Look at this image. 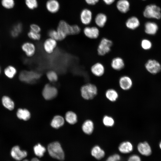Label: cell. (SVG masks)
Returning <instances> with one entry per match:
<instances>
[{
	"label": "cell",
	"instance_id": "1f68e13d",
	"mask_svg": "<svg viewBox=\"0 0 161 161\" xmlns=\"http://www.w3.org/2000/svg\"><path fill=\"white\" fill-rule=\"evenodd\" d=\"M65 119L69 123L73 124L77 122V117L76 114L74 112L69 111L66 114Z\"/></svg>",
	"mask_w": 161,
	"mask_h": 161
},
{
	"label": "cell",
	"instance_id": "4dcf8cb0",
	"mask_svg": "<svg viewBox=\"0 0 161 161\" xmlns=\"http://www.w3.org/2000/svg\"><path fill=\"white\" fill-rule=\"evenodd\" d=\"M2 102L4 106L8 110H12L14 109V103L8 96H3L2 99Z\"/></svg>",
	"mask_w": 161,
	"mask_h": 161
},
{
	"label": "cell",
	"instance_id": "603a6c76",
	"mask_svg": "<svg viewBox=\"0 0 161 161\" xmlns=\"http://www.w3.org/2000/svg\"><path fill=\"white\" fill-rule=\"evenodd\" d=\"M158 29L157 24L154 22L147 21L144 25V30L145 33L150 35H155Z\"/></svg>",
	"mask_w": 161,
	"mask_h": 161
},
{
	"label": "cell",
	"instance_id": "7dc6e473",
	"mask_svg": "<svg viewBox=\"0 0 161 161\" xmlns=\"http://www.w3.org/2000/svg\"><path fill=\"white\" fill-rule=\"evenodd\" d=\"M31 161H40L38 159L36 158H32Z\"/></svg>",
	"mask_w": 161,
	"mask_h": 161
},
{
	"label": "cell",
	"instance_id": "d6a6232c",
	"mask_svg": "<svg viewBox=\"0 0 161 161\" xmlns=\"http://www.w3.org/2000/svg\"><path fill=\"white\" fill-rule=\"evenodd\" d=\"M33 150L35 155L40 157L43 156L46 150L45 148L40 144L35 145Z\"/></svg>",
	"mask_w": 161,
	"mask_h": 161
},
{
	"label": "cell",
	"instance_id": "ac0fdd59",
	"mask_svg": "<svg viewBox=\"0 0 161 161\" xmlns=\"http://www.w3.org/2000/svg\"><path fill=\"white\" fill-rule=\"evenodd\" d=\"M125 26L127 28L134 30L137 28L140 24L139 18L135 16H131L128 18L125 22Z\"/></svg>",
	"mask_w": 161,
	"mask_h": 161
},
{
	"label": "cell",
	"instance_id": "ffe728a7",
	"mask_svg": "<svg viewBox=\"0 0 161 161\" xmlns=\"http://www.w3.org/2000/svg\"><path fill=\"white\" fill-rule=\"evenodd\" d=\"M107 20V17L106 14L102 13H100L97 14L95 16L94 21L97 27L99 28H102L105 26Z\"/></svg>",
	"mask_w": 161,
	"mask_h": 161
},
{
	"label": "cell",
	"instance_id": "8d00e7d4",
	"mask_svg": "<svg viewBox=\"0 0 161 161\" xmlns=\"http://www.w3.org/2000/svg\"><path fill=\"white\" fill-rule=\"evenodd\" d=\"M25 3L27 7L30 10L35 9L38 5L37 0H25Z\"/></svg>",
	"mask_w": 161,
	"mask_h": 161
},
{
	"label": "cell",
	"instance_id": "f907efd6",
	"mask_svg": "<svg viewBox=\"0 0 161 161\" xmlns=\"http://www.w3.org/2000/svg\"><path fill=\"white\" fill-rule=\"evenodd\" d=\"M22 161H29L28 160L25 159V160H22Z\"/></svg>",
	"mask_w": 161,
	"mask_h": 161
},
{
	"label": "cell",
	"instance_id": "9a60e30c",
	"mask_svg": "<svg viewBox=\"0 0 161 161\" xmlns=\"http://www.w3.org/2000/svg\"><path fill=\"white\" fill-rule=\"evenodd\" d=\"M57 46V41L50 38L46 39L44 41L43 45L44 51L49 54L53 52Z\"/></svg>",
	"mask_w": 161,
	"mask_h": 161
},
{
	"label": "cell",
	"instance_id": "bcb514c9",
	"mask_svg": "<svg viewBox=\"0 0 161 161\" xmlns=\"http://www.w3.org/2000/svg\"><path fill=\"white\" fill-rule=\"evenodd\" d=\"M116 0H102L103 2L107 5H111L113 4Z\"/></svg>",
	"mask_w": 161,
	"mask_h": 161
},
{
	"label": "cell",
	"instance_id": "7a4b0ae2",
	"mask_svg": "<svg viewBox=\"0 0 161 161\" xmlns=\"http://www.w3.org/2000/svg\"><path fill=\"white\" fill-rule=\"evenodd\" d=\"M49 155L52 157L59 160H63L64 159V154L60 143L54 142L50 143L47 147Z\"/></svg>",
	"mask_w": 161,
	"mask_h": 161
},
{
	"label": "cell",
	"instance_id": "ee69618b",
	"mask_svg": "<svg viewBox=\"0 0 161 161\" xmlns=\"http://www.w3.org/2000/svg\"><path fill=\"white\" fill-rule=\"evenodd\" d=\"M127 161H141L140 157L136 154L131 155L128 158Z\"/></svg>",
	"mask_w": 161,
	"mask_h": 161
},
{
	"label": "cell",
	"instance_id": "4fadbf2b",
	"mask_svg": "<svg viewBox=\"0 0 161 161\" xmlns=\"http://www.w3.org/2000/svg\"><path fill=\"white\" fill-rule=\"evenodd\" d=\"M92 73L95 76L100 77L103 76L105 72V68L101 63L97 62L93 64L91 67Z\"/></svg>",
	"mask_w": 161,
	"mask_h": 161
},
{
	"label": "cell",
	"instance_id": "30bf717a",
	"mask_svg": "<svg viewBox=\"0 0 161 161\" xmlns=\"http://www.w3.org/2000/svg\"><path fill=\"white\" fill-rule=\"evenodd\" d=\"M10 154L13 159L18 161L23 160L27 155L26 151L21 150L18 145L15 146L12 148Z\"/></svg>",
	"mask_w": 161,
	"mask_h": 161
},
{
	"label": "cell",
	"instance_id": "ab89813d",
	"mask_svg": "<svg viewBox=\"0 0 161 161\" xmlns=\"http://www.w3.org/2000/svg\"><path fill=\"white\" fill-rule=\"evenodd\" d=\"M48 34L50 38L57 41H60L59 36L57 30H51L48 31Z\"/></svg>",
	"mask_w": 161,
	"mask_h": 161
},
{
	"label": "cell",
	"instance_id": "f1b7e54d",
	"mask_svg": "<svg viewBox=\"0 0 161 161\" xmlns=\"http://www.w3.org/2000/svg\"><path fill=\"white\" fill-rule=\"evenodd\" d=\"M16 115L19 119L25 121L28 120L30 117V112L26 109H19L17 111Z\"/></svg>",
	"mask_w": 161,
	"mask_h": 161
},
{
	"label": "cell",
	"instance_id": "2e32d148",
	"mask_svg": "<svg viewBox=\"0 0 161 161\" xmlns=\"http://www.w3.org/2000/svg\"><path fill=\"white\" fill-rule=\"evenodd\" d=\"M110 65L114 70L119 71L123 69L125 66V63L123 59L120 57H116L111 60Z\"/></svg>",
	"mask_w": 161,
	"mask_h": 161
},
{
	"label": "cell",
	"instance_id": "ba28073f",
	"mask_svg": "<svg viewBox=\"0 0 161 161\" xmlns=\"http://www.w3.org/2000/svg\"><path fill=\"white\" fill-rule=\"evenodd\" d=\"M145 67L148 72L153 74H156L161 70L160 64L155 60H148L145 64Z\"/></svg>",
	"mask_w": 161,
	"mask_h": 161
},
{
	"label": "cell",
	"instance_id": "681fc988",
	"mask_svg": "<svg viewBox=\"0 0 161 161\" xmlns=\"http://www.w3.org/2000/svg\"><path fill=\"white\" fill-rule=\"evenodd\" d=\"M159 147L160 149H161V141L160 142L159 144Z\"/></svg>",
	"mask_w": 161,
	"mask_h": 161
},
{
	"label": "cell",
	"instance_id": "277c9868",
	"mask_svg": "<svg viewBox=\"0 0 161 161\" xmlns=\"http://www.w3.org/2000/svg\"><path fill=\"white\" fill-rule=\"evenodd\" d=\"M80 92L82 97L87 100L94 98L97 93V87L92 83H87L83 86L81 88Z\"/></svg>",
	"mask_w": 161,
	"mask_h": 161
},
{
	"label": "cell",
	"instance_id": "3957f363",
	"mask_svg": "<svg viewBox=\"0 0 161 161\" xmlns=\"http://www.w3.org/2000/svg\"><path fill=\"white\" fill-rule=\"evenodd\" d=\"M143 15L146 18L160 19L161 18V9L156 4H148L145 7Z\"/></svg>",
	"mask_w": 161,
	"mask_h": 161
},
{
	"label": "cell",
	"instance_id": "52a82bcc",
	"mask_svg": "<svg viewBox=\"0 0 161 161\" xmlns=\"http://www.w3.org/2000/svg\"><path fill=\"white\" fill-rule=\"evenodd\" d=\"M42 94L45 99L50 100L57 96L58 90L55 86L49 84H47L45 85L43 89Z\"/></svg>",
	"mask_w": 161,
	"mask_h": 161
},
{
	"label": "cell",
	"instance_id": "d4e9b609",
	"mask_svg": "<svg viewBox=\"0 0 161 161\" xmlns=\"http://www.w3.org/2000/svg\"><path fill=\"white\" fill-rule=\"evenodd\" d=\"M18 70L16 68L12 65H9L5 67L3 70L4 76L7 78L13 79L17 74Z\"/></svg>",
	"mask_w": 161,
	"mask_h": 161
},
{
	"label": "cell",
	"instance_id": "8992f818",
	"mask_svg": "<svg viewBox=\"0 0 161 161\" xmlns=\"http://www.w3.org/2000/svg\"><path fill=\"white\" fill-rule=\"evenodd\" d=\"M59 37L60 41L64 39L67 35H71V25L64 20L60 21L56 30Z\"/></svg>",
	"mask_w": 161,
	"mask_h": 161
},
{
	"label": "cell",
	"instance_id": "8fae6325",
	"mask_svg": "<svg viewBox=\"0 0 161 161\" xmlns=\"http://www.w3.org/2000/svg\"><path fill=\"white\" fill-rule=\"evenodd\" d=\"M21 48L26 55L29 57L33 56L36 51L35 45L33 43L30 41H26L23 43L21 45Z\"/></svg>",
	"mask_w": 161,
	"mask_h": 161
},
{
	"label": "cell",
	"instance_id": "d6986e66",
	"mask_svg": "<svg viewBox=\"0 0 161 161\" xmlns=\"http://www.w3.org/2000/svg\"><path fill=\"white\" fill-rule=\"evenodd\" d=\"M116 6L118 10L122 13H127L130 9V4L128 0H118Z\"/></svg>",
	"mask_w": 161,
	"mask_h": 161
},
{
	"label": "cell",
	"instance_id": "f35d334b",
	"mask_svg": "<svg viewBox=\"0 0 161 161\" xmlns=\"http://www.w3.org/2000/svg\"><path fill=\"white\" fill-rule=\"evenodd\" d=\"M27 36L30 39L34 41L39 40L41 38L40 33L30 30L27 33Z\"/></svg>",
	"mask_w": 161,
	"mask_h": 161
},
{
	"label": "cell",
	"instance_id": "cb8c5ba5",
	"mask_svg": "<svg viewBox=\"0 0 161 161\" xmlns=\"http://www.w3.org/2000/svg\"><path fill=\"white\" fill-rule=\"evenodd\" d=\"M91 153L93 157L98 160L103 159L105 155L104 151L98 145H95L93 147Z\"/></svg>",
	"mask_w": 161,
	"mask_h": 161
},
{
	"label": "cell",
	"instance_id": "f6af8a7d",
	"mask_svg": "<svg viewBox=\"0 0 161 161\" xmlns=\"http://www.w3.org/2000/svg\"><path fill=\"white\" fill-rule=\"evenodd\" d=\"M86 3L89 5H94L99 1V0H84Z\"/></svg>",
	"mask_w": 161,
	"mask_h": 161
},
{
	"label": "cell",
	"instance_id": "484cf974",
	"mask_svg": "<svg viewBox=\"0 0 161 161\" xmlns=\"http://www.w3.org/2000/svg\"><path fill=\"white\" fill-rule=\"evenodd\" d=\"M82 128L83 131L85 134L88 135L90 134L94 130V123L91 120H87L83 123Z\"/></svg>",
	"mask_w": 161,
	"mask_h": 161
},
{
	"label": "cell",
	"instance_id": "60d3db41",
	"mask_svg": "<svg viewBox=\"0 0 161 161\" xmlns=\"http://www.w3.org/2000/svg\"><path fill=\"white\" fill-rule=\"evenodd\" d=\"M121 159V157L119 154H115L109 156L105 161H119Z\"/></svg>",
	"mask_w": 161,
	"mask_h": 161
},
{
	"label": "cell",
	"instance_id": "c3c4849f",
	"mask_svg": "<svg viewBox=\"0 0 161 161\" xmlns=\"http://www.w3.org/2000/svg\"><path fill=\"white\" fill-rule=\"evenodd\" d=\"M1 66H0V75L1 74Z\"/></svg>",
	"mask_w": 161,
	"mask_h": 161
},
{
	"label": "cell",
	"instance_id": "44dd1931",
	"mask_svg": "<svg viewBox=\"0 0 161 161\" xmlns=\"http://www.w3.org/2000/svg\"><path fill=\"white\" fill-rule=\"evenodd\" d=\"M46 7L48 12L55 13L59 10L60 4L57 0H48L46 3Z\"/></svg>",
	"mask_w": 161,
	"mask_h": 161
},
{
	"label": "cell",
	"instance_id": "4316f807",
	"mask_svg": "<svg viewBox=\"0 0 161 161\" xmlns=\"http://www.w3.org/2000/svg\"><path fill=\"white\" fill-rule=\"evenodd\" d=\"M23 29V26L21 23H18L15 24L11 30L10 34L12 37L16 38L21 33Z\"/></svg>",
	"mask_w": 161,
	"mask_h": 161
},
{
	"label": "cell",
	"instance_id": "836d02e7",
	"mask_svg": "<svg viewBox=\"0 0 161 161\" xmlns=\"http://www.w3.org/2000/svg\"><path fill=\"white\" fill-rule=\"evenodd\" d=\"M1 4L4 8L10 9L14 7L15 1L14 0H1Z\"/></svg>",
	"mask_w": 161,
	"mask_h": 161
},
{
	"label": "cell",
	"instance_id": "d590c367",
	"mask_svg": "<svg viewBox=\"0 0 161 161\" xmlns=\"http://www.w3.org/2000/svg\"><path fill=\"white\" fill-rule=\"evenodd\" d=\"M46 76L48 79L51 82H55L58 79L57 74L53 70L48 71L46 74Z\"/></svg>",
	"mask_w": 161,
	"mask_h": 161
},
{
	"label": "cell",
	"instance_id": "e575fe53",
	"mask_svg": "<svg viewBox=\"0 0 161 161\" xmlns=\"http://www.w3.org/2000/svg\"><path fill=\"white\" fill-rule=\"evenodd\" d=\"M103 122L106 126L112 127L114 124V120L112 117L105 115L103 118Z\"/></svg>",
	"mask_w": 161,
	"mask_h": 161
},
{
	"label": "cell",
	"instance_id": "e0dca14e",
	"mask_svg": "<svg viewBox=\"0 0 161 161\" xmlns=\"http://www.w3.org/2000/svg\"><path fill=\"white\" fill-rule=\"evenodd\" d=\"M137 149L141 154L144 156H149L152 152L150 146L145 141L139 143L137 146Z\"/></svg>",
	"mask_w": 161,
	"mask_h": 161
},
{
	"label": "cell",
	"instance_id": "6da1fadb",
	"mask_svg": "<svg viewBox=\"0 0 161 161\" xmlns=\"http://www.w3.org/2000/svg\"><path fill=\"white\" fill-rule=\"evenodd\" d=\"M40 74L33 71L24 70L19 73L18 77L22 82L28 84L33 83L40 77Z\"/></svg>",
	"mask_w": 161,
	"mask_h": 161
},
{
	"label": "cell",
	"instance_id": "816d5d0a",
	"mask_svg": "<svg viewBox=\"0 0 161 161\" xmlns=\"http://www.w3.org/2000/svg\"><path fill=\"white\" fill-rule=\"evenodd\" d=\"M143 1H145V0H142Z\"/></svg>",
	"mask_w": 161,
	"mask_h": 161
},
{
	"label": "cell",
	"instance_id": "5b68a950",
	"mask_svg": "<svg viewBox=\"0 0 161 161\" xmlns=\"http://www.w3.org/2000/svg\"><path fill=\"white\" fill-rule=\"evenodd\" d=\"M113 45V42L106 38H102L100 41L97 48L98 54L100 56H103L110 52Z\"/></svg>",
	"mask_w": 161,
	"mask_h": 161
},
{
	"label": "cell",
	"instance_id": "83f0119b",
	"mask_svg": "<svg viewBox=\"0 0 161 161\" xmlns=\"http://www.w3.org/2000/svg\"><path fill=\"white\" fill-rule=\"evenodd\" d=\"M64 120L62 117L56 115L52 119L51 125L53 128L57 129L62 126L64 125Z\"/></svg>",
	"mask_w": 161,
	"mask_h": 161
},
{
	"label": "cell",
	"instance_id": "5bb4252c",
	"mask_svg": "<svg viewBox=\"0 0 161 161\" xmlns=\"http://www.w3.org/2000/svg\"><path fill=\"white\" fill-rule=\"evenodd\" d=\"M120 87L124 90H128L130 89L133 85V81L131 78L127 75L121 76L118 81Z\"/></svg>",
	"mask_w": 161,
	"mask_h": 161
},
{
	"label": "cell",
	"instance_id": "9c48e42d",
	"mask_svg": "<svg viewBox=\"0 0 161 161\" xmlns=\"http://www.w3.org/2000/svg\"><path fill=\"white\" fill-rule=\"evenodd\" d=\"M83 32L86 37L92 39L97 38L100 34L99 28L97 26H87L84 28Z\"/></svg>",
	"mask_w": 161,
	"mask_h": 161
},
{
	"label": "cell",
	"instance_id": "7c38bea8",
	"mask_svg": "<svg viewBox=\"0 0 161 161\" xmlns=\"http://www.w3.org/2000/svg\"><path fill=\"white\" fill-rule=\"evenodd\" d=\"M80 20L83 25L88 26L92 22V13L91 10L88 8H84L80 12Z\"/></svg>",
	"mask_w": 161,
	"mask_h": 161
},
{
	"label": "cell",
	"instance_id": "7402d4cb",
	"mask_svg": "<svg viewBox=\"0 0 161 161\" xmlns=\"http://www.w3.org/2000/svg\"><path fill=\"white\" fill-rule=\"evenodd\" d=\"M119 151L123 154L131 153L133 150V146L129 141H125L120 143L118 147Z\"/></svg>",
	"mask_w": 161,
	"mask_h": 161
},
{
	"label": "cell",
	"instance_id": "7bdbcfd3",
	"mask_svg": "<svg viewBox=\"0 0 161 161\" xmlns=\"http://www.w3.org/2000/svg\"><path fill=\"white\" fill-rule=\"evenodd\" d=\"M30 29L31 31L37 33H40L41 31L40 27L36 24H32L30 26Z\"/></svg>",
	"mask_w": 161,
	"mask_h": 161
},
{
	"label": "cell",
	"instance_id": "74e56055",
	"mask_svg": "<svg viewBox=\"0 0 161 161\" xmlns=\"http://www.w3.org/2000/svg\"><path fill=\"white\" fill-rule=\"evenodd\" d=\"M141 46L143 49L148 50L151 48L152 44L149 40L146 39H144L141 42Z\"/></svg>",
	"mask_w": 161,
	"mask_h": 161
},
{
	"label": "cell",
	"instance_id": "f546056e",
	"mask_svg": "<svg viewBox=\"0 0 161 161\" xmlns=\"http://www.w3.org/2000/svg\"><path fill=\"white\" fill-rule=\"evenodd\" d=\"M106 98L111 102L116 101L118 98V94L117 92L113 89H109L107 90L105 92Z\"/></svg>",
	"mask_w": 161,
	"mask_h": 161
},
{
	"label": "cell",
	"instance_id": "b9f144b4",
	"mask_svg": "<svg viewBox=\"0 0 161 161\" xmlns=\"http://www.w3.org/2000/svg\"><path fill=\"white\" fill-rule=\"evenodd\" d=\"M80 27L77 25H71V35H76L79 33L80 31Z\"/></svg>",
	"mask_w": 161,
	"mask_h": 161
}]
</instances>
